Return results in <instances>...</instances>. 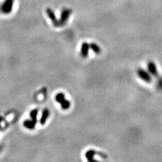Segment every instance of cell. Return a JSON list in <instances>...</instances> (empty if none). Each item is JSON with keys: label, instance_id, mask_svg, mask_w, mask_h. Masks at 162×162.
Masks as SVG:
<instances>
[{"label": "cell", "instance_id": "1", "mask_svg": "<svg viewBox=\"0 0 162 162\" xmlns=\"http://www.w3.org/2000/svg\"><path fill=\"white\" fill-rule=\"evenodd\" d=\"M138 74H139V77L142 78L144 81H146L147 82H151V78L150 77L149 74H148L147 72L143 70V69H139V70H138Z\"/></svg>", "mask_w": 162, "mask_h": 162}, {"label": "cell", "instance_id": "2", "mask_svg": "<svg viewBox=\"0 0 162 162\" xmlns=\"http://www.w3.org/2000/svg\"><path fill=\"white\" fill-rule=\"evenodd\" d=\"M89 49H90V46H89V45L87 43L84 42L82 43L81 46V56L83 57H87L88 56Z\"/></svg>", "mask_w": 162, "mask_h": 162}, {"label": "cell", "instance_id": "3", "mask_svg": "<svg viewBox=\"0 0 162 162\" xmlns=\"http://www.w3.org/2000/svg\"><path fill=\"white\" fill-rule=\"evenodd\" d=\"M49 114H50V112H49V109H45L43 110V113H42V115H41V120H40V123H41V125H44L45 124L47 118L49 116Z\"/></svg>", "mask_w": 162, "mask_h": 162}, {"label": "cell", "instance_id": "4", "mask_svg": "<svg viewBox=\"0 0 162 162\" xmlns=\"http://www.w3.org/2000/svg\"><path fill=\"white\" fill-rule=\"evenodd\" d=\"M97 153L98 152H97L96 151L93 149H90L85 153V157L87 158L89 161H95L94 159V156H95V155H97Z\"/></svg>", "mask_w": 162, "mask_h": 162}, {"label": "cell", "instance_id": "5", "mask_svg": "<svg viewBox=\"0 0 162 162\" xmlns=\"http://www.w3.org/2000/svg\"><path fill=\"white\" fill-rule=\"evenodd\" d=\"M37 122L33 121V120H25V122H24V126H25V128H28V129H33L34 127H35V125H36Z\"/></svg>", "mask_w": 162, "mask_h": 162}, {"label": "cell", "instance_id": "6", "mask_svg": "<svg viewBox=\"0 0 162 162\" xmlns=\"http://www.w3.org/2000/svg\"><path fill=\"white\" fill-rule=\"evenodd\" d=\"M89 46H90L91 49L95 53H99L100 52H101V48H100V47L98 45H97L96 43H91L90 45H89Z\"/></svg>", "mask_w": 162, "mask_h": 162}, {"label": "cell", "instance_id": "7", "mask_svg": "<svg viewBox=\"0 0 162 162\" xmlns=\"http://www.w3.org/2000/svg\"><path fill=\"white\" fill-rule=\"evenodd\" d=\"M38 112H39V110H38L37 109H33L30 113V118H31V120H33V121L36 122H37V118Z\"/></svg>", "mask_w": 162, "mask_h": 162}, {"label": "cell", "instance_id": "8", "mask_svg": "<svg viewBox=\"0 0 162 162\" xmlns=\"http://www.w3.org/2000/svg\"><path fill=\"white\" fill-rule=\"evenodd\" d=\"M61 108L64 110H66L68 109H69V108L70 107V102L68 101V100L65 99L64 101H63L61 103Z\"/></svg>", "mask_w": 162, "mask_h": 162}, {"label": "cell", "instance_id": "9", "mask_svg": "<svg viewBox=\"0 0 162 162\" xmlns=\"http://www.w3.org/2000/svg\"><path fill=\"white\" fill-rule=\"evenodd\" d=\"M65 99V95L64 93H60L57 94L56 96V101L59 103H61L63 101H64Z\"/></svg>", "mask_w": 162, "mask_h": 162}]
</instances>
